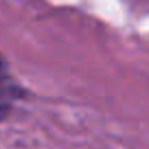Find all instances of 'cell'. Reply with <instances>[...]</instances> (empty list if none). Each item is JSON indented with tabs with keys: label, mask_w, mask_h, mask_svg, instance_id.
<instances>
[{
	"label": "cell",
	"mask_w": 149,
	"mask_h": 149,
	"mask_svg": "<svg viewBox=\"0 0 149 149\" xmlns=\"http://www.w3.org/2000/svg\"><path fill=\"white\" fill-rule=\"evenodd\" d=\"M11 101H13V88L0 77V118L7 116V112L11 107Z\"/></svg>",
	"instance_id": "obj_1"
},
{
	"label": "cell",
	"mask_w": 149,
	"mask_h": 149,
	"mask_svg": "<svg viewBox=\"0 0 149 149\" xmlns=\"http://www.w3.org/2000/svg\"><path fill=\"white\" fill-rule=\"evenodd\" d=\"M0 77H2V61H0Z\"/></svg>",
	"instance_id": "obj_2"
}]
</instances>
